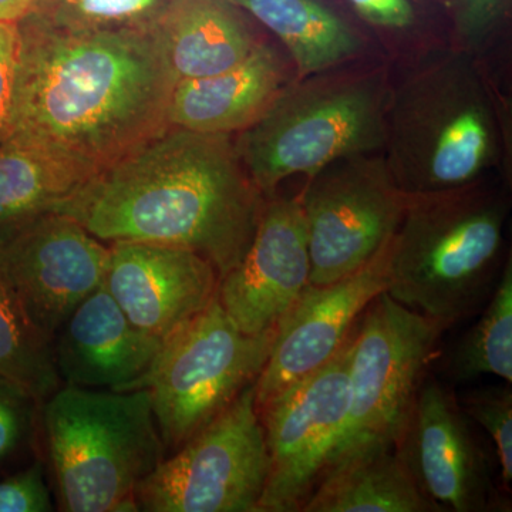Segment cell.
Masks as SVG:
<instances>
[{"label":"cell","instance_id":"1","mask_svg":"<svg viewBox=\"0 0 512 512\" xmlns=\"http://www.w3.org/2000/svg\"><path fill=\"white\" fill-rule=\"evenodd\" d=\"M18 26L12 134L100 173L170 128L177 82L157 28L72 32L30 15Z\"/></svg>","mask_w":512,"mask_h":512},{"label":"cell","instance_id":"2","mask_svg":"<svg viewBox=\"0 0 512 512\" xmlns=\"http://www.w3.org/2000/svg\"><path fill=\"white\" fill-rule=\"evenodd\" d=\"M264 202L232 136L168 128L100 171L57 212L106 244L190 249L221 279L247 254Z\"/></svg>","mask_w":512,"mask_h":512},{"label":"cell","instance_id":"3","mask_svg":"<svg viewBox=\"0 0 512 512\" xmlns=\"http://www.w3.org/2000/svg\"><path fill=\"white\" fill-rule=\"evenodd\" d=\"M505 215L504 202L477 184L407 195L389 242L386 292L443 330L481 311L503 271Z\"/></svg>","mask_w":512,"mask_h":512},{"label":"cell","instance_id":"4","mask_svg":"<svg viewBox=\"0 0 512 512\" xmlns=\"http://www.w3.org/2000/svg\"><path fill=\"white\" fill-rule=\"evenodd\" d=\"M40 453L63 512L138 511V487L167 457L147 389L67 384L42 402Z\"/></svg>","mask_w":512,"mask_h":512},{"label":"cell","instance_id":"5","mask_svg":"<svg viewBox=\"0 0 512 512\" xmlns=\"http://www.w3.org/2000/svg\"><path fill=\"white\" fill-rule=\"evenodd\" d=\"M383 147L406 195L477 184L500 157L501 133L474 63L463 55L440 57L400 84L386 103Z\"/></svg>","mask_w":512,"mask_h":512},{"label":"cell","instance_id":"6","mask_svg":"<svg viewBox=\"0 0 512 512\" xmlns=\"http://www.w3.org/2000/svg\"><path fill=\"white\" fill-rule=\"evenodd\" d=\"M382 83L370 77H320L286 86L252 126L237 134L245 170L265 198L293 175L313 174L343 158L384 146Z\"/></svg>","mask_w":512,"mask_h":512},{"label":"cell","instance_id":"7","mask_svg":"<svg viewBox=\"0 0 512 512\" xmlns=\"http://www.w3.org/2000/svg\"><path fill=\"white\" fill-rule=\"evenodd\" d=\"M276 329L245 335L218 298L164 343L136 389H147L167 456L217 419L255 383Z\"/></svg>","mask_w":512,"mask_h":512},{"label":"cell","instance_id":"8","mask_svg":"<svg viewBox=\"0 0 512 512\" xmlns=\"http://www.w3.org/2000/svg\"><path fill=\"white\" fill-rule=\"evenodd\" d=\"M268 470L252 383L140 484L138 511L259 512Z\"/></svg>","mask_w":512,"mask_h":512},{"label":"cell","instance_id":"9","mask_svg":"<svg viewBox=\"0 0 512 512\" xmlns=\"http://www.w3.org/2000/svg\"><path fill=\"white\" fill-rule=\"evenodd\" d=\"M443 332L387 292L367 306L352 340L349 424L338 456L359 444H396Z\"/></svg>","mask_w":512,"mask_h":512},{"label":"cell","instance_id":"10","mask_svg":"<svg viewBox=\"0 0 512 512\" xmlns=\"http://www.w3.org/2000/svg\"><path fill=\"white\" fill-rule=\"evenodd\" d=\"M311 285L345 278L366 265L399 227L407 195L384 157L335 161L309 177L301 197Z\"/></svg>","mask_w":512,"mask_h":512},{"label":"cell","instance_id":"11","mask_svg":"<svg viewBox=\"0 0 512 512\" xmlns=\"http://www.w3.org/2000/svg\"><path fill=\"white\" fill-rule=\"evenodd\" d=\"M353 335L325 366L259 412L269 457L259 512H301L338 456L349 424Z\"/></svg>","mask_w":512,"mask_h":512},{"label":"cell","instance_id":"12","mask_svg":"<svg viewBox=\"0 0 512 512\" xmlns=\"http://www.w3.org/2000/svg\"><path fill=\"white\" fill-rule=\"evenodd\" d=\"M109 259L110 245L63 212L0 232V266L50 343L74 309L104 284Z\"/></svg>","mask_w":512,"mask_h":512},{"label":"cell","instance_id":"13","mask_svg":"<svg viewBox=\"0 0 512 512\" xmlns=\"http://www.w3.org/2000/svg\"><path fill=\"white\" fill-rule=\"evenodd\" d=\"M473 426L450 387L424 379L394 446L443 512L510 511Z\"/></svg>","mask_w":512,"mask_h":512},{"label":"cell","instance_id":"14","mask_svg":"<svg viewBox=\"0 0 512 512\" xmlns=\"http://www.w3.org/2000/svg\"><path fill=\"white\" fill-rule=\"evenodd\" d=\"M389 242L353 274L332 284L309 285L279 323L271 353L255 382L258 413L325 366L348 342L367 306L386 292Z\"/></svg>","mask_w":512,"mask_h":512},{"label":"cell","instance_id":"15","mask_svg":"<svg viewBox=\"0 0 512 512\" xmlns=\"http://www.w3.org/2000/svg\"><path fill=\"white\" fill-rule=\"evenodd\" d=\"M311 285V259L299 198H265L247 254L218 286V302L245 335L278 328Z\"/></svg>","mask_w":512,"mask_h":512},{"label":"cell","instance_id":"16","mask_svg":"<svg viewBox=\"0 0 512 512\" xmlns=\"http://www.w3.org/2000/svg\"><path fill=\"white\" fill-rule=\"evenodd\" d=\"M104 286L134 326L167 342L218 295L220 275L190 249L114 242Z\"/></svg>","mask_w":512,"mask_h":512},{"label":"cell","instance_id":"17","mask_svg":"<svg viewBox=\"0 0 512 512\" xmlns=\"http://www.w3.org/2000/svg\"><path fill=\"white\" fill-rule=\"evenodd\" d=\"M163 345L127 319L103 284L53 336V362L60 382L67 386L134 390Z\"/></svg>","mask_w":512,"mask_h":512},{"label":"cell","instance_id":"18","mask_svg":"<svg viewBox=\"0 0 512 512\" xmlns=\"http://www.w3.org/2000/svg\"><path fill=\"white\" fill-rule=\"evenodd\" d=\"M285 84L284 63L261 42L225 72L180 80L168 103V126L205 134H238L252 126Z\"/></svg>","mask_w":512,"mask_h":512},{"label":"cell","instance_id":"19","mask_svg":"<svg viewBox=\"0 0 512 512\" xmlns=\"http://www.w3.org/2000/svg\"><path fill=\"white\" fill-rule=\"evenodd\" d=\"M301 512H443L420 490L390 443L346 448L333 460Z\"/></svg>","mask_w":512,"mask_h":512},{"label":"cell","instance_id":"20","mask_svg":"<svg viewBox=\"0 0 512 512\" xmlns=\"http://www.w3.org/2000/svg\"><path fill=\"white\" fill-rule=\"evenodd\" d=\"M157 33L175 82L232 69L261 43L232 0H170Z\"/></svg>","mask_w":512,"mask_h":512},{"label":"cell","instance_id":"21","mask_svg":"<svg viewBox=\"0 0 512 512\" xmlns=\"http://www.w3.org/2000/svg\"><path fill=\"white\" fill-rule=\"evenodd\" d=\"M97 174L52 146L12 134L0 143V232L59 210Z\"/></svg>","mask_w":512,"mask_h":512},{"label":"cell","instance_id":"22","mask_svg":"<svg viewBox=\"0 0 512 512\" xmlns=\"http://www.w3.org/2000/svg\"><path fill=\"white\" fill-rule=\"evenodd\" d=\"M232 2L284 43L301 79L332 69L359 50V40L349 26L315 0Z\"/></svg>","mask_w":512,"mask_h":512},{"label":"cell","instance_id":"23","mask_svg":"<svg viewBox=\"0 0 512 512\" xmlns=\"http://www.w3.org/2000/svg\"><path fill=\"white\" fill-rule=\"evenodd\" d=\"M474 328L454 349L450 375L456 382L494 376L512 382V264L505 262L493 295Z\"/></svg>","mask_w":512,"mask_h":512},{"label":"cell","instance_id":"24","mask_svg":"<svg viewBox=\"0 0 512 512\" xmlns=\"http://www.w3.org/2000/svg\"><path fill=\"white\" fill-rule=\"evenodd\" d=\"M0 375L22 383L42 402L62 386L53 362L52 343L30 320L2 266Z\"/></svg>","mask_w":512,"mask_h":512},{"label":"cell","instance_id":"25","mask_svg":"<svg viewBox=\"0 0 512 512\" xmlns=\"http://www.w3.org/2000/svg\"><path fill=\"white\" fill-rule=\"evenodd\" d=\"M170 0H36L30 16L72 32L156 29Z\"/></svg>","mask_w":512,"mask_h":512},{"label":"cell","instance_id":"26","mask_svg":"<svg viewBox=\"0 0 512 512\" xmlns=\"http://www.w3.org/2000/svg\"><path fill=\"white\" fill-rule=\"evenodd\" d=\"M40 409L42 400L32 390L0 375V478L42 456Z\"/></svg>","mask_w":512,"mask_h":512},{"label":"cell","instance_id":"27","mask_svg":"<svg viewBox=\"0 0 512 512\" xmlns=\"http://www.w3.org/2000/svg\"><path fill=\"white\" fill-rule=\"evenodd\" d=\"M468 419L493 440L500 480L505 494L512 481V389L511 383L470 390L458 399Z\"/></svg>","mask_w":512,"mask_h":512},{"label":"cell","instance_id":"28","mask_svg":"<svg viewBox=\"0 0 512 512\" xmlns=\"http://www.w3.org/2000/svg\"><path fill=\"white\" fill-rule=\"evenodd\" d=\"M42 456L15 473L0 478V512H52V491L47 484Z\"/></svg>","mask_w":512,"mask_h":512},{"label":"cell","instance_id":"29","mask_svg":"<svg viewBox=\"0 0 512 512\" xmlns=\"http://www.w3.org/2000/svg\"><path fill=\"white\" fill-rule=\"evenodd\" d=\"M19 52V26L0 22V143L12 134Z\"/></svg>","mask_w":512,"mask_h":512},{"label":"cell","instance_id":"30","mask_svg":"<svg viewBox=\"0 0 512 512\" xmlns=\"http://www.w3.org/2000/svg\"><path fill=\"white\" fill-rule=\"evenodd\" d=\"M508 0H453L454 22L460 39L470 45L483 42L503 18Z\"/></svg>","mask_w":512,"mask_h":512},{"label":"cell","instance_id":"31","mask_svg":"<svg viewBox=\"0 0 512 512\" xmlns=\"http://www.w3.org/2000/svg\"><path fill=\"white\" fill-rule=\"evenodd\" d=\"M366 22L387 29L409 28L414 22L410 0H350Z\"/></svg>","mask_w":512,"mask_h":512},{"label":"cell","instance_id":"32","mask_svg":"<svg viewBox=\"0 0 512 512\" xmlns=\"http://www.w3.org/2000/svg\"><path fill=\"white\" fill-rule=\"evenodd\" d=\"M36 0H0V22L18 23L35 8Z\"/></svg>","mask_w":512,"mask_h":512}]
</instances>
